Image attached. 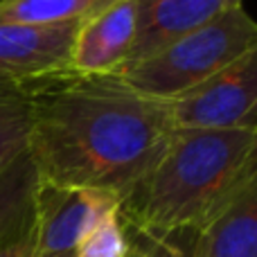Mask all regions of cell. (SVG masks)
<instances>
[{
  "label": "cell",
  "mask_w": 257,
  "mask_h": 257,
  "mask_svg": "<svg viewBox=\"0 0 257 257\" xmlns=\"http://www.w3.org/2000/svg\"><path fill=\"white\" fill-rule=\"evenodd\" d=\"M27 154L45 185L124 199L174 133L169 102L128 88L117 75H59L32 86Z\"/></svg>",
  "instance_id": "6da1fadb"
},
{
  "label": "cell",
  "mask_w": 257,
  "mask_h": 257,
  "mask_svg": "<svg viewBox=\"0 0 257 257\" xmlns=\"http://www.w3.org/2000/svg\"><path fill=\"white\" fill-rule=\"evenodd\" d=\"M255 172L257 128H174L117 214L140 230L199 232Z\"/></svg>",
  "instance_id": "7a4b0ae2"
},
{
  "label": "cell",
  "mask_w": 257,
  "mask_h": 257,
  "mask_svg": "<svg viewBox=\"0 0 257 257\" xmlns=\"http://www.w3.org/2000/svg\"><path fill=\"white\" fill-rule=\"evenodd\" d=\"M257 45V21L244 5L226 9L205 25L117 72L136 93L174 102L199 88Z\"/></svg>",
  "instance_id": "3957f363"
},
{
  "label": "cell",
  "mask_w": 257,
  "mask_h": 257,
  "mask_svg": "<svg viewBox=\"0 0 257 257\" xmlns=\"http://www.w3.org/2000/svg\"><path fill=\"white\" fill-rule=\"evenodd\" d=\"M176 128H257V45L199 88L169 102Z\"/></svg>",
  "instance_id": "277c9868"
},
{
  "label": "cell",
  "mask_w": 257,
  "mask_h": 257,
  "mask_svg": "<svg viewBox=\"0 0 257 257\" xmlns=\"http://www.w3.org/2000/svg\"><path fill=\"white\" fill-rule=\"evenodd\" d=\"M120 208V199L95 190L39 183L34 199V257H75L90 230Z\"/></svg>",
  "instance_id": "5b68a950"
},
{
  "label": "cell",
  "mask_w": 257,
  "mask_h": 257,
  "mask_svg": "<svg viewBox=\"0 0 257 257\" xmlns=\"http://www.w3.org/2000/svg\"><path fill=\"white\" fill-rule=\"evenodd\" d=\"M79 23L0 25V84L36 86L70 70Z\"/></svg>",
  "instance_id": "8992f818"
},
{
  "label": "cell",
  "mask_w": 257,
  "mask_h": 257,
  "mask_svg": "<svg viewBox=\"0 0 257 257\" xmlns=\"http://www.w3.org/2000/svg\"><path fill=\"white\" fill-rule=\"evenodd\" d=\"M138 32V0H113L79 23L72 41L70 75H117L126 66Z\"/></svg>",
  "instance_id": "52a82bcc"
},
{
  "label": "cell",
  "mask_w": 257,
  "mask_h": 257,
  "mask_svg": "<svg viewBox=\"0 0 257 257\" xmlns=\"http://www.w3.org/2000/svg\"><path fill=\"white\" fill-rule=\"evenodd\" d=\"M235 5H244V0H138V32L124 68L151 57Z\"/></svg>",
  "instance_id": "ba28073f"
},
{
  "label": "cell",
  "mask_w": 257,
  "mask_h": 257,
  "mask_svg": "<svg viewBox=\"0 0 257 257\" xmlns=\"http://www.w3.org/2000/svg\"><path fill=\"white\" fill-rule=\"evenodd\" d=\"M194 257H257V172L196 232Z\"/></svg>",
  "instance_id": "9c48e42d"
},
{
  "label": "cell",
  "mask_w": 257,
  "mask_h": 257,
  "mask_svg": "<svg viewBox=\"0 0 257 257\" xmlns=\"http://www.w3.org/2000/svg\"><path fill=\"white\" fill-rule=\"evenodd\" d=\"M39 172L23 151L0 172V244L34 219Z\"/></svg>",
  "instance_id": "30bf717a"
},
{
  "label": "cell",
  "mask_w": 257,
  "mask_h": 257,
  "mask_svg": "<svg viewBox=\"0 0 257 257\" xmlns=\"http://www.w3.org/2000/svg\"><path fill=\"white\" fill-rule=\"evenodd\" d=\"M113 0H0V25H61L93 16Z\"/></svg>",
  "instance_id": "8fae6325"
},
{
  "label": "cell",
  "mask_w": 257,
  "mask_h": 257,
  "mask_svg": "<svg viewBox=\"0 0 257 257\" xmlns=\"http://www.w3.org/2000/svg\"><path fill=\"white\" fill-rule=\"evenodd\" d=\"M32 128L30 86L0 84V172L27 151Z\"/></svg>",
  "instance_id": "7c38bea8"
},
{
  "label": "cell",
  "mask_w": 257,
  "mask_h": 257,
  "mask_svg": "<svg viewBox=\"0 0 257 257\" xmlns=\"http://www.w3.org/2000/svg\"><path fill=\"white\" fill-rule=\"evenodd\" d=\"M128 257H194L196 232H154L124 223Z\"/></svg>",
  "instance_id": "4fadbf2b"
},
{
  "label": "cell",
  "mask_w": 257,
  "mask_h": 257,
  "mask_svg": "<svg viewBox=\"0 0 257 257\" xmlns=\"http://www.w3.org/2000/svg\"><path fill=\"white\" fill-rule=\"evenodd\" d=\"M75 257H128V239L120 214L104 217L81 241Z\"/></svg>",
  "instance_id": "5bb4252c"
},
{
  "label": "cell",
  "mask_w": 257,
  "mask_h": 257,
  "mask_svg": "<svg viewBox=\"0 0 257 257\" xmlns=\"http://www.w3.org/2000/svg\"><path fill=\"white\" fill-rule=\"evenodd\" d=\"M34 253H36L34 219L0 244V257H34Z\"/></svg>",
  "instance_id": "9a60e30c"
}]
</instances>
